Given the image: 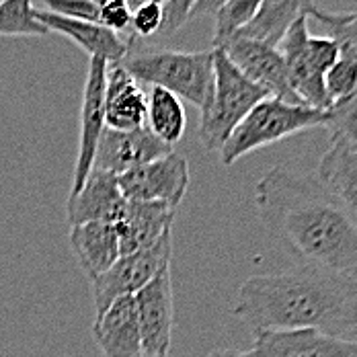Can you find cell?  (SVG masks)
Segmentation results:
<instances>
[{
	"instance_id": "18",
	"label": "cell",
	"mask_w": 357,
	"mask_h": 357,
	"mask_svg": "<svg viewBox=\"0 0 357 357\" xmlns=\"http://www.w3.org/2000/svg\"><path fill=\"white\" fill-rule=\"evenodd\" d=\"M148 95L142 84L121 64L107 66L105 82V128L130 132L146 126Z\"/></svg>"
},
{
	"instance_id": "24",
	"label": "cell",
	"mask_w": 357,
	"mask_h": 357,
	"mask_svg": "<svg viewBox=\"0 0 357 357\" xmlns=\"http://www.w3.org/2000/svg\"><path fill=\"white\" fill-rule=\"evenodd\" d=\"M310 17H314L328 31V37L339 47V58H345L357 64V10L354 13H331L319 6L312 8Z\"/></svg>"
},
{
	"instance_id": "29",
	"label": "cell",
	"mask_w": 357,
	"mask_h": 357,
	"mask_svg": "<svg viewBox=\"0 0 357 357\" xmlns=\"http://www.w3.org/2000/svg\"><path fill=\"white\" fill-rule=\"evenodd\" d=\"M45 4V10L76 19V21H89V23H99V6L93 0H41Z\"/></svg>"
},
{
	"instance_id": "34",
	"label": "cell",
	"mask_w": 357,
	"mask_h": 357,
	"mask_svg": "<svg viewBox=\"0 0 357 357\" xmlns=\"http://www.w3.org/2000/svg\"><path fill=\"white\" fill-rule=\"evenodd\" d=\"M152 2H158V4H165L167 0H152Z\"/></svg>"
},
{
	"instance_id": "19",
	"label": "cell",
	"mask_w": 357,
	"mask_h": 357,
	"mask_svg": "<svg viewBox=\"0 0 357 357\" xmlns=\"http://www.w3.org/2000/svg\"><path fill=\"white\" fill-rule=\"evenodd\" d=\"M70 247L89 282L105 273L121 257L115 224L89 222L70 228Z\"/></svg>"
},
{
	"instance_id": "26",
	"label": "cell",
	"mask_w": 357,
	"mask_h": 357,
	"mask_svg": "<svg viewBox=\"0 0 357 357\" xmlns=\"http://www.w3.org/2000/svg\"><path fill=\"white\" fill-rule=\"evenodd\" d=\"M263 0H226L215 10L214 47L243 29L261 8Z\"/></svg>"
},
{
	"instance_id": "11",
	"label": "cell",
	"mask_w": 357,
	"mask_h": 357,
	"mask_svg": "<svg viewBox=\"0 0 357 357\" xmlns=\"http://www.w3.org/2000/svg\"><path fill=\"white\" fill-rule=\"evenodd\" d=\"M107 62L99 58L89 60L86 82L82 91V109H80V142L78 158L74 167L70 195L80 191L89 177L95 160V150L99 138L105 130V82H107Z\"/></svg>"
},
{
	"instance_id": "15",
	"label": "cell",
	"mask_w": 357,
	"mask_h": 357,
	"mask_svg": "<svg viewBox=\"0 0 357 357\" xmlns=\"http://www.w3.org/2000/svg\"><path fill=\"white\" fill-rule=\"evenodd\" d=\"M126 204L128 199L119 189L117 177L99 169H91L80 191L68 195L66 218L70 226L89 222L117 224L126 210Z\"/></svg>"
},
{
	"instance_id": "7",
	"label": "cell",
	"mask_w": 357,
	"mask_h": 357,
	"mask_svg": "<svg viewBox=\"0 0 357 357\" xmlns=\"http://www.w3.org/2000/svg\"><path fill=\"white\" fill-rule=\"evenodd\" d=\"M171 236H165L158 245L150 249L119 257L105 273L91 280V291L97 314L105 312L117 298L136 296L165 267H171Z\"/></svg>"
},
{
	"instance_id": "1",
	"label": "cell",
	"mask_w": 357,
	"mask_h": 357,
	"mask_svg": "<svg viewBox=\"0 0 357 357\" xmlns=\"http://www.w3.org/2000/svg\"><path fill=\"white\" fill-rule=\"evenodd\" d=\"M265 228L302 265L357 280V224L317 177L273 167L255 185Z\"/></svg>"
},
{
	"instance_id": "21",
	"label": "cell",
	"mask_w": 357,
	"mask_h": 357,
	"mask_svg": "<svg viewBox=\"0 0 357 357\" xmlns=\"http://www.w3.org/2000/svg\"><path fill=\"white\" fill-rule=\"evenodd\" d=\"M314 6V0H263L257 15L234 36L259 39L278 47L289 25L300 17H310Z\"/></svg>"
},
{
	"instance_id": "17",
	"label": "cell",
	"mask_w": 357,
	"mask_h": 357,
	"mask_svg": "<svg viewBox=\"0 0 357 357\" xmlns=\"http://www.w3.org/2000/svg\"><path fill=\"white\" fill-rule=\"evenodd\" d=\"M91 333L105 357H142L134 296L117 298L105 312L97 314Z\"/></svg>"
},
{
	"instance_id": "12",
	"label": "cell",
	"mask_w": 357,
	"mask_h": 357,
	"mask_svg": "<svg viewBox=\"0 0 357 357\" xmlns=\"http://www.w3.org/2000/svg\"><path fill=\"white\" fill-rule=\"evenodd\" d=\"M171 152L173 148L160 142L146 126L130 132H117L105 128L95 150L93 169L119 177Z\"/></svg>"
},
{
	"instance_id": "33",
	"label": "cell",
	"mask_w": 357,
	"mask_h": 357,
	"mask_svg": "<svg viewBox=\"0 0 357 357\" xmlns=\"http://www.w3.org/2000/svg\"><path fill=\"white\" fill-rule=\"evenodd\" d=\"M93 2H95L97 6H101V4H105L107 0H93ZM130 2H132V4H134V8H136V6H138L140 2H144V0H130Z\"/></svg>"
},
{
	"instance_id": "30",
	"label": "cell",
	"mask_w": 357,
	"mask_h": 357,
	"mask_svg": "<svg viewBox=\"0 0 357 357\" xmlns=\"http://www.w3.org/2000/svg\"><path fill=\"white\" fill-rule=\"evenodd\" d=\"M134 4L130 0H107L99 6V23L115 33H123L132 25Z\"/></svg>"
},
{
	"instance_id": "13",
	"label": "cell",
	"mask_w": 357,
	"mask_h": 357,
	"mask_svg": "<svg viewBox=\"0 0 357 357\" xmlns=\"http://www.w3.org/2000/svg\"><path fill=\"white\" fill-rule=\"evenodd\" d=\"M252 357H357V343L317 328L255 333Z\"/></svg>"
},
{
	"instance_id": "4",
	"label": "cell",
	"mask_w": 357,
	"mask_h": 357,
	"mask_svg": "<svg viewBox=\"0 0 357 357\" xmlns=\"http://www.w3.org/2000/svg\"><path fill=\"white\" fill-rule=\"evenodd\" d=\"M326 123V111L294 105L273 97H265L247 113V117L232 130L220 148L222 165L230 167L250 152L282 142L294 134L312 130Z\"/></svg>"
},
{
	"instance_id": "20",
	"label": "cell",
	"mask_w": 357,
	"mask_h": 357,
	"mask_svg": "<svg viewBox=\"0 0 357 357\" xmlns=\"http://www.w3.org/2000/svg\"><path fill=\"white\" fill-rule=\"evenodd\" d=\"M317 181L347 210L357 224V154L345 144L333 142L319 162Z\"/></svg>"
},
{
	"instance_id": "10",
	"label": "cell",
	"mask_w": 357,
	"mask_h": 357,
	"mask_svg": "<svg viewBox=\"0 0 357 357\" xmlns=\"http://www.w3.org/2000/svg\"><path fill=\"white\" fill-rule=\"evenodd\" d=\"M140 324L142 357H169L175 324L171 267H165L134 296Z\"/></svg>"
},
{
	"instance_id": "28",
	"label": "cell",
	"mask_w": 357,
	"mask_h": 357,
	"mask_svg": "<svg viewBox=\"0 0 357 357\" xmlns=\"http://www.w3.org/2000/svg\"><path fill=\"white\" fill-rule=\"evenodd\" d=\"M162 21H165V8H162V4L152 2V0H144V2H140L134 8V13H132V25H130V29L134 31V36L150 37L162 29Z\"/></svg>"
},
{
	"instance_id": "2",
	"label": "cell",
	"mask_w": 357,
	"mask_h": 357,
	"mask_svg": "<svg viewBox=\"0 0 357 357\" xmlns=\"http://www.w3.org/2000/svg\"><path fill=\"white\" fill-rule=\"evenodd\" d=\"M232 314L252 333L317 328L357 343V280L306 265L252 275L238 287Z\"/></svg>"
},
{
	"instance_id": "23",
	"label": "cell",
	"mask_w": 357,
	"mask_h": 357,
	"mask_svg": "<svg viewBox=\"0 0 357 357\" xmlns=\"http://www.w3.org/2000/svg\"><path fill=\"white\" fill-rule=\"evenodd\" d=\"M0 36L43 37L50 29L36 19L33 0H0Z\"/></svg>"
},
{
	"instance_id": "22",
	"label": "cell",
	"mask_w": 357,
	"mask_h": 357,
	"mask_svg": "<svg viewBox=\"0 0 357 357\" xmlns=\"http://www.w3.org/2000/svg\"><path fill=\"white\" fill-rule=\"evenodd\" d=\"M146 128L167 146H175L185 136L187 117L181 99L173 93L152 86L148 95V111H146Z\"/></svg>"
},
{
	"instance_id": "6",
	"label": "cell",
	"mask_w": 357,
	"mask_h": 357,
	"mask_svg": "<svg viewBox=\"0 0 357 357\" xmlns=\"http://www.w3.org/2000/svg\"><path fill=\"white\" fill-rule=\"evenodd\" d=\"M306 19L300 17L289 25L278 50L284 56L289 86L300 103L326 111L331 101L324 89V74L339 60V47L328 36H310Z\"/></svg>"
},
{
	"instance_id": "31",
	"label": "cell",
	"mask_w": 357,
	"mask_h": 357,
	"mask_svg": "<svg viewBox=\"0 0 357 357\" xmlns=\"http://www.w3.org/2000/svg\"><path fill=\"white\" fill-rule=\"evenodd\" d=\"M226 0H197V4L191 10V17H199V15H215V10L224 4Z\"/></svg>"
},
{
	"instance_id": "8",
	"label": "cell",
	"mask_w": 357,
	"mask_h": 357,
	"mask_svg": "<svg viewBox=\"0 0 357 357\" xmlns=\"http://www.w3.org/2000/svg\"><path fill=\"white\" fill-rule=\"evenodd\" d=\"M218 47L252 84L265 91L267 97L294 103V105H304L300 103V99L289 86L286 62L278 47L243 36L228 37Z\"/></svg>"
},
{
	"instance_id": "25",
	"label": "cell",
	"mask_w": 357,
	"mask_h": 357,
	"mask_svg": "<svg viewBox=\"0 0 357 357\" xmlns=\"http://www.w3.org/2000/svg\"><path fill=\"white\" fill-rule=\"evenodd\" d=\"M333 142L345 144L357 154V86L351 95L326 109V123Z\"/></svg>"
},
{
	"instance_id": "3",
	"label": "cell",
	"mask_w": 357,
	"mask_h": 357,
	"mask_svg": "<svg viewBox=\"0 0 357 357\" xmlns=\"http://www.w3.org/2000/svg\"><path fill=\"white\" fill-rule=\"evenodd\" d=\"M121 66L140 84L173 93L178 99L204 109L214 86V47L202 52L152 50L128 54Z\"/></svg>"
},
{
	"instance_id": "27",
	"label": "cell",
	"mask_w": 357,
	"mask_h": 357,
	"mask_svg": "<svg viewBox=\"0 0 357 357\" xmlns=\"http://www.w3.org/2000/svg\"><path fill=\"white\" fill-rule=\"evenodd\" d=\"M356 86L357 64L345 60V58H339L324 74V89H326L331 105L341 101V99H345L347 95H351Z\"/></svg>"
},
{
	"instance_id": "14",
	"label": "cell",
	"mask_w": 357,
	"mask_h": 357,
	"mask_svg": "<svg viewBox=\"0 0 357 357\" xmlns=\"http://www.w3.org/2000/svg\"><path fill=\"white\" fill-rule=\"evenodd\" d=\"M177 208L160 202H128L115 224L119 236V255H132L158 245L173 234Z\"/></svg>"
},
{
	"instance_id": "5",
	"label": "cell",
	"mask_w": 357,
	"mask_h": 357,
	"mask_svg": "<svg viewBox=\"0 0 357 357\" xmlns=\"http://www.w3.org/2000/svg\"><path fill=\"white\" fill-rule=\"evenodd\" d=\"M265 97V91L252 84L220 47H214V86L208 103L202 109L197 128L202 146L208 152H220L232 130Z\"/></svg>"
},
{
	"instance_id": "32",
	"label": "cell",
	"mask_w": 357,
	"mask_h": 357,
	"mask_svg": "<svg viewBox=\"0 0 357 357\" xmlns=\"http://www.w3.org/2000/svg\"><path fill=\"white\" fill-rule=\"evenodd\" d=\"M206 357H252L250 351H238V349H214Z\"/></svg>"
},
{
	"instance_id": "16",
	"label": "cell",
	"mask_w": 357,
	"mask_h": 357,
	"mask_svg": "<svg viewBox=\"0 0 357 357\" xmlns=\"http://www.w3.org/2000/svg\"><path fill=\"white\" fill-rule=\"evenodd\" d=\"M36 19L56 33L66 36L74 41L78 47H82L89 58H99L103 62L111 64H121L126 56L130 54V39H123L119 33L103 27L101 23H89V21H76V19H66L60 15H54L50 10H39L36 8Z\"/></svg>"
},
{
	"instance_id": "9",
	"label": "cell",
	"mask_w": 357,
	"mask_h": 357,
	"mask_svg": "<svg viewBox=\"0 0 357 357\" xmlns=\"http://www.w3.org/2000/svg\"><path fill=\"white\" fill-rule=\"evenodd\" d=\"M128 202H160L178 208L189 187V167L185 156L167 154L117 177Z\"/></svg>"
}]
</instances>
